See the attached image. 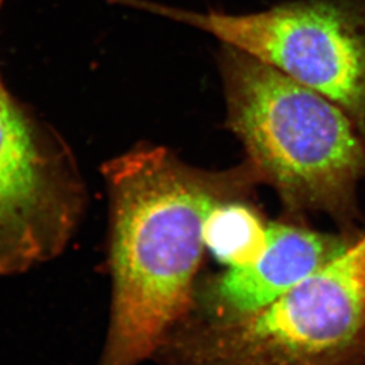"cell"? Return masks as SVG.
<instances>
[{"label":"cell","mask_w":365,"mask_h":365,"mask_svg":"<svg viewBox=\"0 0 365 365\" xmlns=\"http://www.w3.org/2000/svg\"><path fill=\"white\" fill-rule=\"evenodd\" d=\"M103 176L113 289L96 365H140L191 310L210 212L252 199L260 176L247 158L233 168L202 170L160 146L110 160Z\"/></svg>","instance_id":"1"},{"label":"cell","mask_w":365,"mask_h":365,"mask_svg":"<svg viewBox=\"0 0 365 365\" xmlns=\"http://www.w3.org/2000/svg\"><path fill=\"white\" fill-rule=\"evenodd\" d=\"M226 128L272 187L288 220L325 214L341 233L360 235L359 184L365 141L351 117L327 96L233 46L220 53Z\"/></svg>","instance_id":"2"},{"label":"cell","mask_w":365,"mask_h":365,"mask_svg":"<svg viewBox=\"0 0 365 365\" xmlns=\"http://www.w3.org/2000/svg\"><path fill=\"white\" fill-rule=\"evenodd\" d=\"M158 365H365V235L260 310L226 322L185 317Z\"/></svg>","instance_id":"3"},{"label":"cell","mask_w":365,"mask_h":365,"mask_svg":"<svg viewBox=\"0 0 365 365\" xmlns=\"http://www.w3.org/2000/svg\"><path fill=\"white\" fill-rule=\"evenodd\" d=\"M114 1L209 33L327 96L365 141V0H292L237 15L149 0Z\"/></svg>","instance_id":"4"},{"label":"cell","mask_w":365,"mask_h":365,"mask_svg":"<svg viewBox=\"0 0 365 365\" xmlns=\"http://www.w3.org/2000/svg\"><path fill=\"white\" fill-rule=\"evenodd\" d=\"M84 200L72 165L41 141L0 78V276L60 256L78 230Z\"/></svg>","instance_id":"5"},{"label":"cell","mask_w":365,"mask_h":365,"mask_svg":"<svg viewBox=\"0 0 365 365\" xmlns=\"http://www.w3.org/2000/svg\"><path fill=\"white\" fill-rule=\"evenodd\" d=\"M359 237L317 232L288 218L269 222L268 241L260 256L199 279L185 317L226 322L255 313L337 259Z\"/></svg>","instance_id":"6"},{"label":"cell","mask_w":365,"mask_h":365,"mask_svg":"<svg viewBox=\"0 0 365 365\" xmlns=\"http://www.w3.org/2000/svg\"><path fill=\"white\" fill-rule=\"evenodd\" d=\"M268 226L250 199H235L212 210L205 222L206 250L226 268L256 260L268 241Z\"/></svg>","instance_id":"7"}]
</instances>
